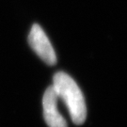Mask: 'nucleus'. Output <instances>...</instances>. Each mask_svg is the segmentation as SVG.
Returning a JSON list of instances; mask_svg holds the SVG:
<instances>
[{"instance_id": "nucleus-1", "label": "nucleus", "mask_w": 127, "mask_h": 127, "mask_svg": "<svg viewBox=\"0 0 127 127\" xmlns=\"http://www.w3.org/2000/svg\"><path fill=\"white\" fill-rule=\"evenodd\" d=\"M52 87L59 99L66 104L73 123L77 125L82 124L87 118V106L81 90L75 81L67 73L59 72L55 74Z\"/></svg>"}, {"instance_id": "nucleus-3", "label": "nucleus", "mask_w": 127, "mask_h": 127, "mask_svg": "<svg viewBox=\"0 0 127 127\" xmlns=\"http://www.w3.org/2000/svg\"><path fill=\"white\" fill-rule=\"evenodd\" d=\"M59 97L53 87H49L45 91L42 98L43 117L49 127H67V123L58 108Z\"/></svg>"}, {"instance_id": "nucleus-2", "label": "nucleus", "mask_w": 127, "mask_h": 127, "mask_svg": "<svg viewBox=\"0 0 127 127\" xmlns=\"http://www.w3.org/2000/svg\"><path fill=\"white\" fill-rule=\"evenodd\" d=\"M28 42L40 58L46 64L54 65L57 62V56L49 39L39 25H33L28 35Z\"/></svg>"}]
</instances>
